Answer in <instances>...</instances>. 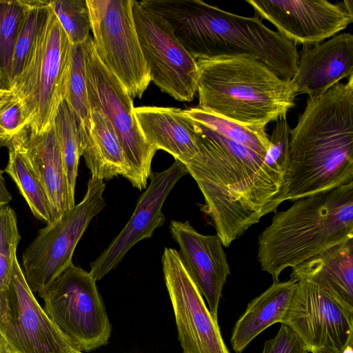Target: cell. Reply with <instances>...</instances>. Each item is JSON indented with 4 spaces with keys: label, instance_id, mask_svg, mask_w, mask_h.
Here are the masks:
<instances>
[{
    "label": "cell",
    "instance_id": "obj_1",
    "mask_svg": "<svg viewBox=\"0 0 353 353\" xmlns=\"http://www.w3.org/2000/svg\"><path fill=\"white\" fill-rule=\"evenodd\" d=\"M192 122L199 153L185 165L204 197L201 210L210 217L223 245L229 247L275 212L285 173L265 163L264 155Z\"/></svg>",
    "mask_w": 353,
    "mask_h": 353
},
{
    "label": "cell",
    "instance_id": "obj_2",
    "mask_svg": "<svg viewBox=\"0 0 353 353\" xmlns=\"http://www.w3.org/2000/svg\"><path fill=\"white\" fill-rule=\"evenodd\" d=\"M353 182V75L307 97L291 130L281 204Z\"/></svg>",
    "mask_w": 353,
    "mask_h": 353
},
{
    "label": "cell",
    "instance_id": "obj_3",
    "mask_svg": "<svg viewBox=\"0 0 353 353\" xmlns=\"http://www.w3.org/2000/svg\"><path fill=\"white\" fill-rule=\"evenodd\" d=\"M162 17L196 60L242 57L256 59L279 77L291 80L299 59L296 46L258 17L238 15L200 0H142Z\"/></svg>",
    "mask_w": 353,
    "mask_h": 353
},
{
    "label": "cell",
    "instance_id": "obj_4",
    "mask_svg": "<svg viewBox=\"0 0 353 353\" xmlns=\"http://www.w3.org/2000/svg\"><path fill=\"white\" fill-rule=\"evenodd\" d=\"M353 239V182L294 201L275 212L259 234L261 269L278 281L281 273Z\"/></svg>",
    "mask_w": 353,
    "mask_h": 353
},
{
    "label": "cell",
    "instance_id": "obj_5",
    "mask_svg": "<svg viewBox=\"0 0 353 353\" xmlns=\"http://www.w3.org/2000/svg\"><path fill=\"white\" fill-rule=\"evenodd\" d=\"M198 108L252 128L286 119L295 105L290 80L251 58L196 60Z\"/></svg>",
    "mask_w": 353,
    "mask_h": 353
},
{
    "label": "cell",
    "instance_id": "obj_6",
    "mask_svg": "<svg viewBox=\"0 0 353 353\" xmlns=\"http://www.w3.org/2000/svg\"><path fill=\"white\" fill-rule=\"evenodd\" d=\"M72 48L52 10L31 62L10 89L23 105L31 132H43L54 125L65 99Z\"/></svg>",
    "mask_w": 353,
    "mask_h": 353
},
{
    "label": "cell",
    "instance_id": "obj_7",
    "mask_svg": "<svg viewBox=\"0 0 353 353\" xmlns=\"http://www.w3.org/2000/svg\"><path fill=\"white\" fill-rule=\"evenodd\" d=\"M38 294L47 314L79 350L108 344L111 324L90 272L72 263Z\"/></svg>",
    "mask_w": 353,
    "mask_h": 353
},
{
    "label": "cell",
    "instance_id": "obj_8",
    "mask_svg": "<svg viewBox=\"0 0 353 353\" xmlns=\"http://www.w3.org/2000/svg\"><path fill=\"white\" fill-rule=\"evenodd\" d=\"M82 46L90 108H99L112 124L129 165L127 180L134 188L143 190L148 185L157 150L143 137L128 90L98 58L91 35Z\"/></svg>",
    "mask_w": 353,
    "mask_h": 353
},
{
    "label": "cell",
    "instance_id": "obj_9",
    "mask_svg": "<svg viewBox=\"0 0 353 353\" xmlns=\"http://www.w3.org/2000/svg\"><path fill=\"white\" fill-rule=\"evenodd\" d=\"M103 180L90 178L81 201L39 230L25 249L21 268L32 292L49 285L72 262L77 243L92 219L105 206Z\"/></svg>",
    "mask_w": 353,
    "mask_h": 353
},
{
    "label": "cell",
    "instance_id": "obj_10",
    "mask_svg": "<svg viewBox=\"0 0 353 353\" xmlns=\"http://www.w3.org/2000/svg\"><path fill=\"white\" fill-rule=\"evenodd\" d=\"M86 1L98 58L132 99H141L151 80L134 25L132 0Z\"/></svg>",
    "mask_w": 353,
    "mask_h": 353
},
{
    "label": "cell",
    "instance_id": "obj_11",
    "mask_svg": "<svg viewBox=\"0 0 353 353\" xmlns=\"http://www.w3.org/2000/svg\"><path fill=\"white\" fill-rule=\"evenodd\" d=\"M132 14L150 80L179 101L190 102L196 92L197 62L160 15L132 0Z\"/></svg>",
    "mask_w": 353,
    "mask_h": 353
},
{
    "label": "cell",
    "instance_id": "obj_12",
    "mask_svg": "<svg viewBox=\"0 0 353 353\" xmlns=\"http://www.w3.org/2000/svg\"><path fill=\"white\" fill-rule=\"evenodd\" d=\"M0 332L12 353H81L37 301L17 259L0 296Z\"/></svg>",
    "mask_w": 353,
    "mask_h": 353
},
{
    "label": "cell",
    "instance_id": "obj_13",
    "mask_svg": "<svg viewBox=\"0 0 353 353\" xmlns=\"http://www.w3.org/2000/svg\"><path fill=\"white\" fill-rule=\"evenodd\" d=\"M281 323L296 333L310 352L325 349L341 353L353 339V311L307 279L296 282Z\"/></svg>",
    "mask_w": 353,
    "mask_h": 353
},
{
    "label": "cell",
    "instance_id": "obj_14",
    "mask_svg": "<svg viewBox=\"0 0 353 353\" xmlns=\"http://www.w3.org/2000/svg\"><path fill=\"white\" fill-rule=\"evenodd\" d=\"M161 263L183 353H230L179 252L165 247Z\"/></svg>",
    "mask_w": 353,
    "mask_h": 353
},
{
    "label": "cell",
    "instance_id": "obj_15",
    "mask_svg": "<svg viewBox=\"0 0 353 353\" xmlns=\"http://www.w3.org/2000/svg\"><path fill=\"white\" fill-rule=\"evenodd\" d=\"M255 16L270 21L277 32L296 46H314L337 34L353 22L352 0L331 3L327 0L245 1Z\"/></svg>",
    "mask_w": 353,
    "mask_h": 353
},
{
    "label": "cell",
    "instance_id": "obj_16",
    "mask_svg": "<svg viewBox=\"0 0 353 353\" xmlns=\"http://www.w3.org/2000/svg\"><path fill=\"white\" fill-rule=\"evenodd\" d=\"M187 174L185 164L178 160L162 172L151 173L150 183L125 227L90 263V273L97 281L114 270L137 243L152 237L154 230L164 224L162 208L165 201L178 181Z\"/></svg>",
    "mask_w": 353,
    "mask_h": 353
},
{
    "label": "cell",
    "instance_id": "obj_17",
    "mask_svg": "<svg viewBox=\"0 0 353 353\" xmlns=\"http://www.w3.org/2000/svg\"><path fill=\"white\" fill-rule=\"evenodd\" d=\"M170 232L179 245V255L213 318L217 320L222 290L230 274V268L220 237L203 234L188 221L171 220Z\"/></svg>",
    "mask_w": 353,
    "mask_h": 353
},
{
    "label": "cell",
    "instance_id": "obj_18",
    "mask_svg": "<svg viewBox=\"0 0 353 353\" xmlns=\"http://www.w3.org/2000/svg\"><path fill=\"white\" fill-rule=\"evenodd\" d=\"M353 75V35L337 34L324 42L303 46L296 71L290 80L296 94L322 95L344 78Z\"/></svg>",
    "mask_w": 353,
    "mask_h": 353
},
{
    "label": "cell",
    "instance_id": "obj_19",
    "mask_svg": "<svg viewBox=\"0 0 353 353\" xmlns=\"http://www.w3.org/2000/svg\"><path fill=\"white\" fill-rule=\"evenodd\" d=\"M134 114L147 142L163 150L183 164L199 153L196 134L192 121L176 108L142 106Z\"/></svg>",
    "mask_w": 353,
    "mask_h": 353
},
{
    "label": "cell",
    "instance_id": "obj_20",
    "mask_svg": "<svg viewBox=\"0 0 353 353\" xmlns=\"http://www.w3.org/2000/svg\"><path fill=\"white\" fill-rule=\"evenodd\" d=\"M24 152L43 185L57 218L70 210L65 173L54 126L18 134Z\"/></svg>",
    "mask_w": 353,
    "mask_h": 353
},
{
    "label": "cell",
    "instance_id": "obj_21",
    "mask_svg": "<svg viewBox=\"0 0 353 353\" xmlns=\"http://www.w3.org/2000/svg\"><path fill=\"white\" fill-rule=\"evenodd\" d=\"M290 279L312 281L353 311V239L292 268Z\"/></svg>",
    "mask_w": 353,
    "mask_h": 353
},
{
    "label": "cell",
    "instance_id": "obj_22",
    "mask_svg": "<svg viewBox=\"0 0 353 353\" xmlns=\"http://www.w3.org/2000/svg\"><path fill=\"white\" fill-rule=\"evenodd\" d=\"M296 281H273L272 284L247 305L236 322L230 343L241 353L259 334L276 323H281L290 305Z\"/></svg>",
    "mask_w": 353,
    "mask_h": 353
},
{
    "label": "cell",
    "instance_id": "obj_23",
    "mask_svg": "<svg viewBox=\"0 0 353 353\" xmlns=\"http://www.w3.org/2000/svg\"><path fill=\"white\" fill-rule=\"evenodd\" d=\"M91 178L110 180L129 174L123 150L112 124L97 107L91 108V123L82 151Z\"/></svg>",
    "mask_w": 353,
    "mask_h": 353
},
{
    "label": "cell",
    "instance_id": "obj_24",
    "mask_svg": "<svg viewBox=\"0 0 353 353\" xmlns=\"http://www.w3.org/2000/svg\"><path fill=\"white\" fill-rule=\"evenodd\" d=\"M8 149V161L4 172L14 181L32 213L46 223L57 219L47 192L24 152L19 134L13 137Z\"/></svg>",
    "mask_w": 353,
    "mask_h": 353
},
{
    "label": "cell",
    "instance_id": "obj_25",
    "mask_svg": "<svg viewBox=\"0 0 353 353\" xmlns=\"http://www.w3.org/2000/svg\"><path fill=\"white\" fill-rule=\"evenodd\" d=\"M54 126L63 163L70 209L75 205V187L79 159L82 156V138L76 115L65 100L58 108Z\"/></svg>",
    "mask_w": 353,
    "mask_h": 353
},
{
    "label": "cell",
    "instance_id": "obj_26",
    "mask_svg": "<svg viewBox=\"0 0 353 353\" xmlns=\"http://www.w3.org/2000/svg\"><path fill=\"white\" fill-rule=\"evenodd\" d=\"M51 8L49 1L32 0L17 39L12 61L10 89L31 62L47 26Z\"/></svg>",
    "mask_w": 353,
    "mask_h": 353
},
{
    "label": "cell",
    "instance_id": "obj_27",
    "mask_svg": "<svg viewBox=\"0 0 353 353\" xmlns=\"http://www.w3.org/2000/svg\"><path fill=\"white\" fill-rule=\"evenodd\" d=\"M31 1H0V77L9 92L14 50Z\"/></svg>",
    "mask_w": 353,
    "mask_h": 353
},
{
    "label": "cell",
    "instance_id": "obj_28",
    "mask_svg": "<svg viewBox=\"0 0 353 353\" xmlns=\"http://www.w3.org/2000/svg\"><path fill=\"white\" fill-rule=\"evenodd\" d=\"M182 110L183 114L192 121L199 123L218 134L265 156L270 145V139L265 128H249L198 107Z\"/></svg>",
    "mask_w": 353,
    "mask_h": 353
},
{
    "label": "cell",
    "instance_id": "obj_29",
    "mask_svg": "<svg viewBox=\"0 0 353 353\" xmlns=\"http://www.w3.org/2000/svg\"><path fill=\"white\" fill-rule=\"evenodd\" d=\"M76 115L81 138L82 151L90 128L91 108L88 100L85 59L82 45L72 46L65 99Z\"/></svg>",
    "mask_w": 353,
    "mask_h": 353
},
{
    "label": "cell",
    "instance_id": "obj_30",
    "mask_svg": "<svg viewBox=\"0 0 353 353\" xmlns=\"http://www.w3.org/2000/svg\"><path fill=\"white\" fill-rule=\"evenodd\" d=\"M49 6L71 44L79 46L84 43L90 35L91 30V21L87 1H49Z\"/></svg>",
    "mask_w": 353,
    "mask_h": 353
},
{
    "label": "cell",
    "instance_id": "obj_31",
    "mask_svg": "<svg viewBox=\"0 0 353 353\" xmlns=\"http://www.w3.org/2000/svg\"><path fill=\"white\" fill-rule=\"evenodd\" d=\"M21 239L14 210L9 205L0 206V296L8 288Z\"/></svg>",
    "mask_w": 353,
    "mask_h": 353
},
{
    "label": "cell",
    "instance_id": "obj_32",
    "mask_svg": "<svg viewBox=\"0 0 353 353\" xmlns=\"http://www.w3.org/2000/svg\"><path fill=\"white\" fill-rule=\"evenodd\" d=\"M291 129L286 119L276 121L270 139V145L264 161L270 165L286 172L289 158Z\"/></svg>",
    "mask_w": 353,
    "mask_h": 353
},
{
    "label": "cell",
    "instance_id": "obj_33",
    "mask_svg": "<svg viewBox=\"0 0 353 353\" xmlns=\"http://www.w3.org/2000/svg\"><path fill=\"white\" fill-rule=\"evenodd\" d=\"M306 345L288 325H281L272 339L266 341L261 353H309Z\"/></svg>",
    "mask_w": 353,
    "mask_h": 353
},
{
    "label": "cell",
    "instance_id": "obj_34",
    "mask_svg": "<svg viewBox=\"0 0 353 353\" xmlns=\"http://www.w3.org/2000/svg\"><path fill=\"white\" fill-rule=\"evenodd\" d=\"M28 128L23 105L14 94L0 111V131L15 136Z\"/></svg>",
    "mask_w": 353,
    "mask_h": 353
},
{
    "label": "cell",
    "instance_id": "obj_35",
    "mask_svg": "<svg viewBox=\"0 0 353 353\" xmlns=\"http://www.w3.org/2000/svg\"><path fill=\"white\" fill-rule=\"evenodd\" d=\"M3 173L4 170L0 169V206L8 205L12 200V195L6 185Z\"/></svg>",
    "mask_w": 353,
    "mask_h": 353
},
{
    "label": "cell",
    "instance_id": "obj_36",
    "mask_svg": "<svg viewBox=\"0 0 353 353\" xmlns=\"http://www.w3.org/2000/svg\"><path fill=\"white\" fill-rule=\"evenodd\" d=\"M12 138L13 136L9 135L0 131V148L3 147L8 148L10 145Z\"/></svg>",
    "mask_w": 353,
    "mask_h": 353
},
{
    "label": "cell",
    "instance_id": "obj_37",
    "mask_svg": "<svg viewBox=\"0 0 353 353\" xmlns=\"http://www.w3.org/2000/svg\"><path fill=\"white\" fill-rule=\"evenodd\" d=\"M0 353H12L7 341L0 332Z\"/></svg>",
    "mask_w": 353,
    "mask_h": 353
},
{
    "label": "cell",
    "instance_id": "obj_38",
    "mask_svg": "<svg viewBox=\"0 0 353 353\" xmlns=\"http://www.w3.org/2000/svg\"><path fill=\"white\" fill-rule=\"evenodd\" d=\"M11 96H12V93L10 94H7V95L0 94V111L5 106V105L8 101V100L10 99Z\"/></svg>",
    "mask_w": 353,
    "mask_h": 353
},
{
    "label": "cell",
    "instance_id": "obj_39",
    "mask_svg": "<svg viewBox=\"0 0 353 353\" xmlns=\"http://www.w3.org/2000/svg\"><path fill=\"white\" fill-rule=\"evenodd\" d=\"M353 339H350L341 353H353L352 350Z\"/></svg>",
    "mask_w": 353,
    "mask_h": 353
},
{
    "label": "cell",
    "instance_id": "obj_40",
    "mask_svg": "<svg viewBox=\"0 0 353 353\" xmlns=\"http://www.w3.org/2000/svg\"><path fill=\"white\" fill-rule=\"evenodd\" d=\"M11 93H12L11 92L8 91L5 88V87L2 83L1 79L0 77V94L7 95V94H10Z\"/></svg>",
    "mask_w": 353,
    "mask_h": 353
},
{
    "label": "cell",
    "instance_id": "obj_41",
    "mask_svg": "<svg viewBox=\"0 0 353 353\" xmlns=\"http://www.w3.org/2000/svg\"><path fill=\"white\" fill-rule=\"evenodd\" d=\"M311 353H333L325 349H316L311 352Z\"/></svg>",
    "mask_w": 353,
    "mask_h": 353
},
{
    "label": "cell",
    "instance_id": "obj_42",
    "mask_svg": "<svg viewBox=\"0 0 353 353\" xmlns=\"http://www.w3.org/2000/svg\"><path fill=\"white\" fill-rule=\"evenodd\" d=\"M81 353H83V352H81Z\"/></svg>",
    "mask_w": 353,
    "mask_h": 353
}]
</instances>
